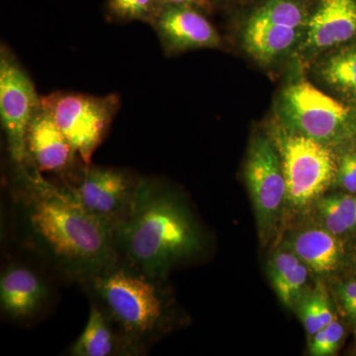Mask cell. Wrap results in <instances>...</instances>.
Wrapping results in <instances>:
<instances>
[{
    "label": "cell",
    "instance_id": "ac0fdd59",
    "mask_svg": "<svg viewBox=\"0 0 356 356\" xmlns=\"http://www.w3.org/2000/svg\"><path fill=\"white\" fill-rule=\"evenodd\" d=\"M297 306L300 320L310 336H313L336 318L331 300L323 283H318L310 294L304 298L302 297Z\"/></svg>",
    "mask_w": 356,
    "mask_h": 356
},
{
    "label": "cell",
    "instance_id": "7402d4cb",
    "mask_svg": "<svg viewBox=\"0 0 356 356\" xmlns=\"http://www.w3.org/2000/svg\"><path fill=\"white\" fill-rule=\"evenodd\" d=\"M161 9V0H108L109 13L121 20L144 21L152 25Z\"/></svg>",
    "mask_w": 356,
    "mask_h": 356
},
{
    "label": "cell",
    "instance_id": "d6986e66",
    "mask_svg": "<svg viewBox=\"0 0 356 356\" xmlns=\"http://www.w3.org/2000/svg\"><path fill=\"white\" fill-rule=\"evenodd\" d=\"M322 76L334 88L356 92V49L332 56L323 65Z\"/></svg>",
    "mask_w": 356,
    "mask_h": 356
},
{
    "label": "cell",
    "instance_id": "484cf974",
    "mask_svg": "<svg viewBox=\"0 0 356 356\" xmlns=\"http://www.w3.org/2000/svg\"><path fill=\"white\" fill-rule=\"evenodd\" d=\"M165 6H191L194 8H205L210 4V0H161Z\"/></svg>",
    "mask_w": 356,
    "mask_h": 356
},
{
    "label": "cell",
    "instance_id": "e0dca14e",
    "mask_svg": "<svg viewBox=\"0 0 356 356\" xmlns=\"http://www.w3.org/2000/svg\"><path fill=\"white\" fill-rule=\"evenodd\" d=\"M318 215L323 228L337 236L356 231V196L334 194L318 199Z\"/></svg>",
    "mask_w": 356,
    "mask_h": 356
},
{
    "label": "cell",
    "instance_id": "7a4b0ae2",
    "mask_svg": "<svg viewBox=\"0 0 356 356\" xmlns=\"http://www.w3.org/2000/svg\"><path fill=\"white\" fill-rule=\"evenodd\" d=\"M114 236L121 259L161 280L201 245L197 227L179 198L146 178H140L132 211Z\"/></svg>",
    "mask_w": 356,
    "mask_h": 356
},
{
    "label": "cell",
    "instance_id": "9c48e42d",
    "mask_svg": "<svg viewBox=\"0 0 356 356\" xmlns=\"http://www.w3.org/2000/svg\"><path fill=\"white\" fill-rule=\"evenodd\" d=\"M281 108L292 131L324 144L343 132L350 117L348 107L307 81L289 84L284 89Z\"/></svg>",
    "mask_w": 356,
    "mask_h": 356
},
{
    "label": "cell",
    "instance_id": "44dd1931",
    "mask_svg": "<svg viewBox=\"0 0 356 356\" xmlns=\"http://www.w3.org/2000/svg\"><path fill=\"white\" fill-rule=\"evenodd\" d=\"M309 271L310 269L301 262L292 270L273 281L274 291L283 305L287 308H294L298 305L308 281Z\"/></svg>",
    "mask_w": 356,
    "mask_h": 356
},
{
    "label": "cell",
    "instance_id": "52a82bcc",
    "mask_svg": "<svg viewBox=\"0 0 356 356\" xmlns=\"http://www.w3.org/2000/svg\"><path fill=\"white\" fill-rule=\"evenodd\" d=\"M41 104L31 79L13 54L0 50V116L6 133L9 156L14 165L28 161L26 133L33 113Z\"/></svg>",
    "mask_w": 356,
    "mask_h": 356
},
{
    "label": "cell",
    "instance_id": "4fadbf2b",
    "mask_svg": "<svg viewBox=\"0 0 356 356\" xmlns=\"http://www.w3.org/2000/svg\"><path fill=\"white\" fill-rule=\"evenodd\" d=\"M72 356H138L108 314L91 301L88 322L69 350Z\"/></svg>",
    "mask_w": 356,
    "mask_h": 356
},
{
    "label": "cell",
    "instance_id": "ffe728a7",
    "mask_svg": "<svg viewBox=\"0 0 356 356\" xmlns=\"http://www.w3.org/2000/svg\"><path fill=\"white\" fill-rule=\"evenodd\" d=\"M252 15L273 25L298 30L308 23L303 7L295 0H268Z\"/></svg>",
    "mask_w": 356,
    "mask_h": 356
},
{
    "label": "cell",
    "instance_id": "8fae6325",
    "mask_svg": "<svg viewBox=\"0 0 356 356\" xmlns=\"http://www.w3.org/2000/svg\"><path fill=\"white\" fill-rule=\"evenodd\" d=\"M28 161L40 172L54 173L62 178V184L76 179L83 165L81 159L50 114L40 104L35 110L26 133Z\"/></svg>",
    "mask_w": 356,
    "mask_h": 356
},
{
    "label": "cell",
    "instance_id": "5b68a950",
    "mask_svg": "<svg viewBox=\"0 0 356 356\" xmlns=\"http://www.w3.org/2000/svg\"><path fill=\"white\" fill-rule=\"evenodd\" d=\"M41 104L86 165L108 133L120 107L117 95L95 96L57 92L41 97Z\"/></svg>",
    "mask_w": 356,
    "mask_h": 356
},
{
    "label": "cell",
    "instance_id": "ba28073f",
    "mask_svg": "<svg viewBox=\"0 0 356 356\" xmlns=\"http://www.w3.org/2000/svg\"><path fill=\"white\" fill-rule=\"evenodd\" d=\"M245 177L254 206L259 234L270 236L286 203V181L282 163L274 143L254 138L248 147Z\"/></svg>",
    "mask_w": 356,
    "mask_h": 356
},
{
    "label": "cell",
    "instance_id": "8992f818",
    "mask_svg": "<svg viewBox=\"0 0 356 356\" xmlns=\"http://www.w3.org/2000/svg\"><path fill=\"white\" fill-rule=\"evenodd\" d=\"M140 180L127 170L86 165L67 186L84 209L115 232L132 211Z\"/></svg>",
    "mask_w": 356,
    "mask_h": 356
},
{
    "label": "cell",
    "instance_id": "2e32d148",
    "mask_svg": "<svg viewBox=\"0 0 356 356\" xmlns=\"http://www.w3.org/2000/svg\"><path fill=\"white\" fill-rule=\"evenodd\" d=\"M300 33L298 29L273 25L252 15L243 32V44L255 60L267 64L290 50Z\"/></svg>",
    "mask_w": 356,
    "mask_h": 356
},
{
    "label": "cell",
    "instance_id": "9a60e30c",
    "mask_svg": "<svg viewBox=\"0 0 356 356\" xmlns=\"http://www.w3.org/2000/svg\"><path fill=\"white\" fill-rule=\"evenodd\" d=\"M289 248L311 271L321 276L334 273L343 261V243L323 227L299 232Z\"/></svg>",
    "mask_w": 356,
    "mask_h": 356
},
{
    "label": "cell",
    "instance_id": "30bf717a",
    "mask_svg": "<svg viewBox=\"0 0 356 356\" xmlns=\"http://www.w3.org/2000/svg\"><path fill=\"white\" fill-rule=\"evenodd\" d=\"M44 269L48 268L33 257L6 264L0 275V308L4 317L28 325L46 313L53 289Z\"/></svg>",
    "mask_w": 356,
    "mask_h": 356
},
{
    "label": "cell",
    "instance_id": "603a6c76",
    "mask_svg": "<svg viewBox=\"0 0 356 356\" xmlns=\"http://www.w3.org/2000/svg\"><path fill=\"white\" fill-rule=\"evenodd\" d=\"M344 337L343 325L337 318L311 336L309 353L314 356L334 355Z\"/></svg>",
    "mask_w": 356,
    "mask_h": 356
},
{
    "label": "cell",
    "instance_id": "5bb4252c",
    "mask_svg": "<svg viewBox=\"0 0 356 356\" xmlns=\"http://www.w3.org/2000/svg\"><path fill=\"white\" fill-rule=\"evenodd\" d=\"M306 44L325 49L344 43L356 34L355 0H323L309 19Z\"/></svg>",
    "mask_w": 356,
    "mask_h": 356
},
{
    "label": "cell",
    "instance_id": "d4e9b609",
    "mask_svg": "<svg viewBox=\"0 0 356 356\" xmlns=\"http://www.w3.org/2000/svg\"><path fill=\"white\" fill-rule=\"evenodd\" d=\"M339 300L346 315L356 318V280L346 283L339 289Z\"/></svg>",
    "mask_w": 356,
    "mask_h": 356
},
{
    "label": "cell",
    "instance_id": "6da1fadb",
    "mask_svg": "<svg viewBox=\"0 0 356 356\" xmlns=\"http://www.w3.org/2000/svg\"><path fill=\"white\" fill-rule=\"evenodd\" d=\"M8 198L14 238L50 273L81 285L120 259L113 229L29 161L14 165Z\"/></svg>",
    "mask_w": 356,
    "mask_h": 356
},
{
    "label": "cell",
    "instance_id": "cb8c5ba5",
    "mask_svg": "<svg viewBox=\"0 0 356 356\" xmlns=\"http://www.w3.org/2000/svg\"><path fill=\"white\" fill-rule=\"evenodd\" d=\"M339 185L350 193H356V153L346 154L337 168Z\"/></svg>",
    "mask_w": 356,
    "mask_h": 356
},
{
    "label": "cell",
    "instance_id": "3957f363",
    "mask_svg": "<svg viewBox=\"0 0 356 356\" xmlns=\"http://www.w3.org/2000/svg\"><path fill=\"white\" fill-rule=\"evenodd\" d=\"M81 286L108 314L138 355H146L177 324V307L165 280L152 277L123 259Z\"/></svg>",
    "mask_w": 356,
    "mask_h": 356
},
{
    "label": "cell",
    "instance_id": "7c38bea8",
    "mask_svg": "<svg viewBox=\"0 0 356 356\" xmlns=\"http://www.w3.org/2000/svg\"><path fill=\"white\" fill-rule=\"evenodd\" d=\"M166 51L216 48L219 34L197 9L191 6L163 7L152 23Z\"/></svg>",
    "mask_w": 356,
    "mask_h": 356
},
{
    "label": "cell",
    "instance_id": "277c9868",
    "mask_svg": "<svg viewBox=\"0 0 356 356\" xmlns=\"http://www.w3.org/2000/svg\"><path fill=\"white\" fill-rule=\"evenodd\" d=\"M285 181L286 203L304 209L318 200L337 177L336 159L324 143L294 131L276 137Z\"/></svg>",
    "mask_w": 356,
    "mask_h": 356
}]
</instances>
